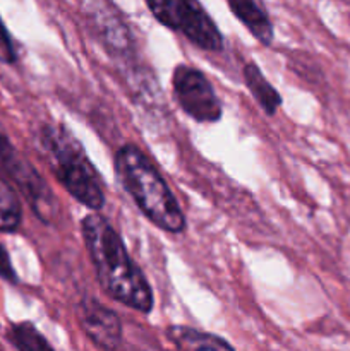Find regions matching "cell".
Returning a JSON list of instances; mask_svg holds the SVG:
<instances>
[{
  "mask_svg": "<svg viewBox=\"0 0 350 351\" xmlns=\"http://www.w3.org/2000/svg\"><path fill=\"white\" fill-rule=\"evenodd\" d=\"M146 5L158 23L184 34L201 50L220 51L223 48L222 31L196 0H158L146 2Z\"/></svg>",
  "mask_w": 350,
  "mask_h": 351,
  "instance_id": "277c9868",
  "label": "cell"
},
{
  "mask_svg": "<svg viewBox=\"0 0 350 351\" xmlns=\"http://www.w3.org/2000/svg\"><path fill=\"white\" fill-rule=\"evenodd\" d=\"M81 9L110 53H113L115 57H124L132 51L130 31L113 3L86 2L82 3Z\"/></svg>",
  "mask_w": 350,
  "mask_h": 351,
  "instance_id": "ba28073f",
  "label": "cell"
},
{
  "mask_svg": "<svg viewBox=\"0 0 350 351\" xmlns=\"http://www.w3.org/2000/svg\"><path fill=\"white\" fill-rule=\"evenodd\" d=\"M0 168L17 185L30 208L41 221L51 223L57 218V199L51 194L47 182L34 170L33 165L14 147L2 123H0Z\"/></svg>",
  "mask_w": 350,
  "mask_h": 351,
  "instance_id": "5b68a950",
  "label": "cell"
},
{
  "mask_svg": "<svg viewBox=\"0 0 350 351\" xmlns=\"http://www.w3.org/2000/svg\"><path fill=\"white\" fill-rule=\"evenodd\" d=\"M81 233L102 290L112 300L141 314H150L154 307L150 281L129 256L122 237L108 219L98 213L86 215Z\"/></svg>",
  "mask_w": 350,
  "mask_h": 351,
  "instance_id": "6da1fadb",
  "label": "cell"
},
{
  "mask_svg": "<svg viewBox=\"0 0 350 351\" xmlns=\"http://www.w3.org/2000/svg\"><path fill=\"white\" fill-rule=\"evenodd\" d=\"M38 141L51 173L71 197L93 211H100L105 204L100 177L74 134L60 123H47L38 132Z\"/></svg>",
  "mask_w": 350,
  "mask_h": 351,
  "instance_id": "3957f363",
  "label": "cell"
},
{
  "mask_svg": "<svg viewBox=\"0 0 350 351\" xmlns=\"http://www.w3.org/2000/svg\"><path fill=\"white\" fill-rule=\"evenodd\" d=\"M174 96L184 113L199 123H216L222 119V101L209 79L192 65L178 64L172 72Z\"/></svg>",
  "mask_w": 350,
  "mask_h": 351,
  "instance_id": "8992f818",
  "label": "cell"
},
{
  "mask_svg": "<svg viewBox=\"0 0 350 351\" xmlns=\"http://www.w3.org/2000/svg\"><path fill=\"white\" fill-rule=\"evenodd\" d=\"M229 9L263 47H270L273 43V23L263 3L253 0H230Z\"/></svg>",
  "mask_w": 350,
  "mask_h": 351,
  "instance_id": "9c48e42d",
  "label": "cell"
},
{
  "mask_svg": "<svg viewBox=\"0 0 350 351\" xmlns=\"http://www.w3.org/2000/svg\"><path fill=\"white\" fill-rule=\"evenodd\" d=\"M0 278L5 280L7 283H12V285L19 283V278H17L16 269H14L9 252H7V249L2 245V243H0Z\"/></svg>",
  "mask_w": 350,
  "mask_h": 351,
  "instance_id": "9a60e30c",
  "label": "cell"
},
{
  "mask_svg": "<svg viewBox=\"0 0 350 351\" xmlns=\"http://www.w3.org/2000/svg\"><path fill=\"white\" fill-rule=\"evenodd\" d=\"M7 341L16 351H55L40 332V329L30 321L12 322L5 332Z\"/></svg>",
  "mask_w": 350,
  "mask_h": 351,
  "instance_id": "7c38bea8",
  "label": "cell"
},
{
  "mask_svg": "<svg viewBox=\"0 0 350 351\" xmlns=\"http://www.w3.org/2000/svg\"><path fill=\"white\" fill-rule=\"evenodd\" d=\"M167 336L184 351H235L226 339L187 326H170Z\"/></svg>",
  "mask_w": 350,
  "mask_h": 351,
  "instance_id": "30bf717a",
  "label": "cell"
},
{
  "mask_svg": "<svg viewBox=\"0 0 350 351\" xmlns=\"http://www.w3.org/2000/svg\"><path fill=\"white\" fill-rule=\"evenodd\" d=\"M78 322L82 332L103 351H117L122 343V322L112 308L95 298L78 304Z\"/></svg>",
  "mask_w": 350,
  "mask_h": 351,
  "instance_id": "52a82bcc",
  "label": "cell"
},
{
  "mask_svg": "<svg viewBox=\"0 0 350 351\" xmlns=\"http://www.w3.org/2000/svg\"><path fill=\"white\" fill-rule=\"evenodd\" d=\"M17 60L16 48H14L12 38H10L9 31H7L5 24H3L2 17H0V64H14Z\"/></svg>",
  "mask_w": 350,
  "mask_h": 351,
  "instance_id": "5bb4252c",
  "label": "cell"
},
{
  "mask_svg": "<svg viewBox=\"0 0 350 351\" xmlns=\"http://www.w3.org/2000/svg\"><path fill=\"white\" fill-rule=\"evenodd\" d=\"M113 168L120 185L132 197L139 211L156 228L167 233H182L187 226L174 192L153 161L134 144L119 147Z\"/></svg>",
  "mask_w": 350,
  "mask_h": 351,
  "instance_id": "7a4b0ae2",
  "label": "cell"
},
{
  "mask_svg": "<svg viewBox=\"0 0 350 351\" xmlns=\"http://www.w3.org/2000/svg\"><path fill=\"white\" fill-rule=\"evenodd\" d=\"M242 75L244 84L247 86L249 93L254 96L257 105L263 108V112L266 115H275L277 110L281 106V103H283V99H281L277 88L264 77L263 71L254 62H247L242 69Z\"/></svg>",
  "mask_w": 350,
  "mask_h": 351,
  "instance_id": "8fae6325",
  "label": "cell"
},
{
  "mask_svg": "<svg viewBox=\"0 0 350 351\" xmlns=\"http://www.w3.org/2000/svg\"><path fill=\"white\" fill-rule=\"evenodd\" d=\"M23 223V206L12 185L0 178V233H16Z\"/></svg>",
  "mask_w": 350,
  "mask_h": 351,
  "instance_id": "4fadbf2b",
  "label": "cell"
}]
</instances>
